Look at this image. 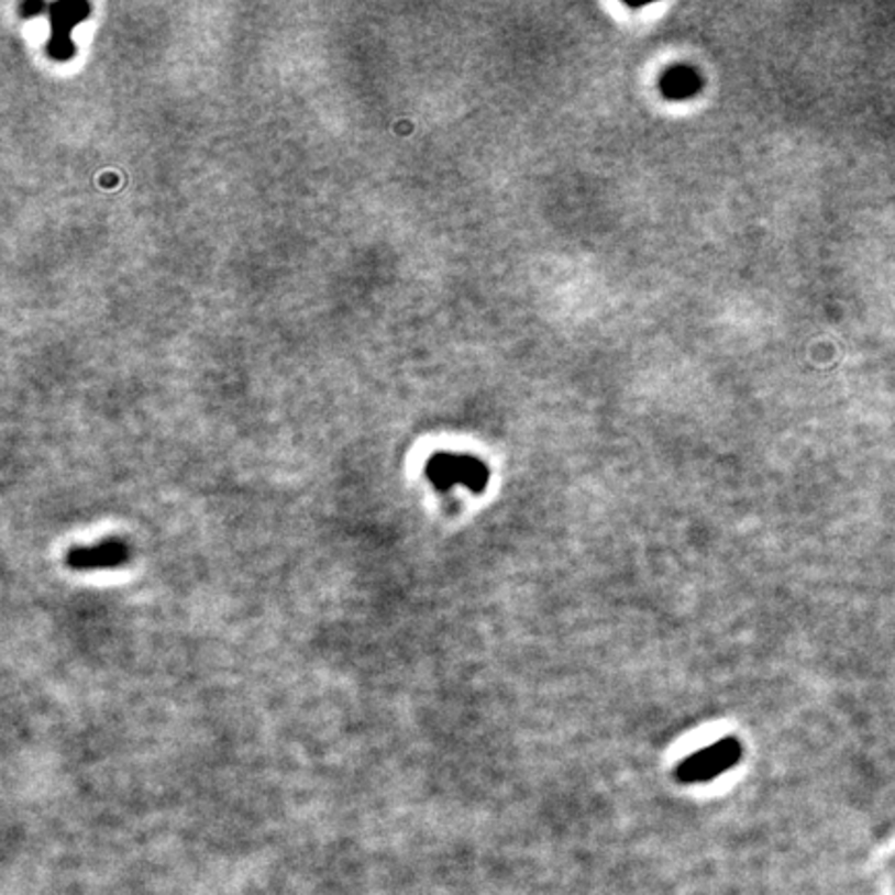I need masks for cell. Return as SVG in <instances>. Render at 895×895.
Segmentation results:
<instances>
[{
    "instance_id": "cell-1",
    "label": "cell",
    "mask_w": 895,
    "mask_h": 895,
    "mask_svg": "<svg viewBox=\"0 0 895 895\" xmlns=\"http://www.w3.org/2000/svg\"><path fill=\"white\" fill-rule=\"evenodd\" d=\"M740 756H742L740 742L734 738H723L716 744L684 759L676 775L684 784H705L736 767Z\"/></svg>"
},
{
    "instance_id": "cell-2",
    "label": "cell",
    "mask_w": 895,
    "mask_h": 895,
    "mask_svg": "<svg viewBox=\"0 0 895 895\" xmlns=\"http://www.w3.org/2000/svg\"><path fill=\"white\" fill-rule=\"evenodd\" d=\"M430 477L440 487L450 485H466L473 491H484L487 485V471L475 461L466 458H438L430 463Z\"/></svg>"
},
{
    "instance_id": "cell-3",
    "label": "cell",
    "mask_w": 895,
    "mask_h": 895,
    "mask_svg": "<svg viewBox=\"0 0 895 895\" xmlns=\"http://www.w3.org/2000/svg\"><path fill=\"white\" fill-rule=\"evenodd\" d=\"M126 545L121 541H107L91 548H79L69 554V566L77 571H98V568H112L121 566L126 560Z\"/></svg>"
}]
</instances>
